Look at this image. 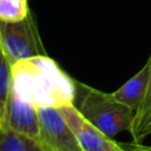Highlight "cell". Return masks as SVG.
<instances>
[{
  "label": "cell",
  "instance_id": "4fadbf2b",
  "mask_svg": "<svg viewBox=\"0 0 151 151\" xmlns=\"http://www.w3.org/2000/svg\"><path fill=\"white\" fill-rule=\"evenodd\" d=\"M127 149L130 151H151V146H145V145H140L139 143H134L131 146H127Z\"/></svg>",
  "mask_w": 151,
  "mask_h": 151
},
{
  "label": "cell",
  "instance_id": "8fae6325",
  "mask_svg": "<svg viewBox=\"0 0 151 151\" xmlns=\"http://www.w3.org/2000/svg\"><path fill=\"white\" fill-rule=\"evenodd\" d=\"M11 71H12V64L7 59L0 44V114L1 116L4 114L6 100L9 93Z\"/></svg>",
  "mask_w": 151,
  "mask_h": 151
},
{
  "label": "cell",
  "instance_id": "3957f363",
  "mask_svg": "<svg viewBox=\"0 0 151 151\" xmlns=\"http://www.w3.org/2000/svg\"><path fill=\"white\" fill-rule=\"evenodd\" d=\"M0 44L11 64L21 59L46 54L32 13L20 21H0Z\"/></svg>",
  "mask_w": 151,
  "mask_h": 151
},
{
  "label": "cell",
  "instance_id": "9c48e42d",
  "mask_svg": "<svg viewBox=\"0 0 151 151\" xmlns=\"http://www.w3.org/2000/svg\"><path fill=\"white\" fill-rule=\"evenodd\" d=\"M31 13L27 0H0V21L15 22Z\"/></svg>",
  "mask_w": 151,
  "mask_h": 151
},
{
  "label": "cell",
  "instance_id": "30bf717a",
  "mask_svg": "<svg viewBox=\"0 0 151 151\" xmlns=\"http://www.w3.org/2000/svg\"><path fill=\"white\" fill-rule=\"evenodd\" d=\"M147 60L150 61V77H149V83H147V90H146V94H145L142 106L134 113L133 123L130 130L132 138H134L138 134V132L151 120V55Z\"/></svg>",
  "mask_w": 151,
  "mask_h": 151
},
{
  "label": "cell",
  "instance_id": "277c9868",
  "mask_svg": "<svg viewBox=\"0 0 151 151\" xmlns=\"http://www.w3.org/2000/svg\"><path fill=\"white\" fill-rule=\"evenodd\" d=\"M40 122L39 143L45 151H84L58 109H38Z\"/></svg>",
  "mask_w": 151,
  "mask_h": 151
},
{
  "label": "cell",
  "instance_id": "5bb4252c",
  "mask_svg": "<svg viewBox=\"0 0 151 151\" xmlns=\"http://www.w3.org/2000/svg\"><path fill=\"white\" fill-rule=\"evenodd\" d=\"M2 124H4V122H2V116L0 114V130L2 129Z\"/></svg>",
  "mask_w": 151,
  "mask_h": 151
},
{
  "label": "cell",
  "instance_id": "6da1fadb",
  "mask_svg": "<svg viewBox=\"0 0 151 151\" xmlns=\"http://www.w3.org/2000/svg\"><path fill=\"white\" fill-rule=\"evenodd\" d=\"M9 92L35 109L74 105L77 81L47 54L12 64Z\"/></svg>",
  "mask_w": 151,
  "mask_h": 151
},
{
  "label": "cell",
  "instance_id": "52a82bcc",
  "mask_svg": "<svg viewBox=\"0 0 151 151\" xmlns=\"http://www.w3.org/2000/svg\"><path fill=\"white\" fill-rule=\"evenodd\" d=\"M149 77H150V61L147 60L146 64L132 78H130L126 83H124L118 90L112 92L113 97L120 103L129 106L136 113L144 101L147 90Z\"/></svg>",
  "mask_w": 151,
  "mask_h": 151
},
{
  "label": "cell",
  "instance_id": "8992f818",
  "mask_svg": "<svg viewBox=\"0 0 151 151\" xmlns=\"http://www.w3.org/2000/svg\"><path fill=\"white\" fill-rule=\"evenodd\" d=\"M2 122V127H6L39 142L40 122L38 109L17 98L11 92L8 93L6 100Z\"/></svg>",
  "mask_w": 151,
  "mask_h": 151
},
{
  "label": "cell",
  "instance_id": "7a4b0ae2",
  "mask_svg": "<svg viewBox=\"0 0 151 151\" xmlns=\"http://www.w3.org/2000/svg\"><path fill=\"white\" fill-rule=\"evenodd\" d=\"M77 94L80 96L76 107L96 127L109 137L131 130L134 111L117 100L112 93L90 87L77 81Z\"/></svg>",
  "mask_w": 151,
  "mask_h": 151
},
{
  "label": "cell",
  "instance_id": "ba28073f",
  "mask_svg": "<svg viewBox=\"0 0 151 151\" xmlns=\"http://www.w3.org/2000/svg\"><path fill=\"white\" fill-rule=\"evenodd\" d=\"M38 140L2 127L0 130V151H39Z\"/></svg>",
  "mask_w": 151,
  "mask_h": 151
},
{
  "label": "cell",
  "instance_id": "5b68a950",
  "mask_svg": "<svg viewBox=\"0 0 151 151\" xmlns=\"http://www.w3.org/2000/svg\"><path fill=\"white\" fill-rule=\"evenodd\" d=\"M84 151H130L90 123L76 105L58 109Z\"/></svg>",
  "mask_w": 151,
  "mask_h": 151
},
{
  "label": "cell",
  "instance_id": "7c38bea8",
  "mask_svg": "<svg viewBox=\"0 0 151 151\" xmlns=\"http://www.w3.org/2000/svg\"><path fill=\"white\" fill-rule=\"evenodd\" d=\"M149 136H151V120L138 132V134L133 138V142L134 143H139V142H142L144 138H146Z\"/></svg>",
  "mask_w": 151,
  "mask_h": 151
},
{
  "label": "cell",
  "instance_id": "9a60e30c",
  "mask_svg": "<svg viewBox=\"0 0 151 151\" xmlns=\"http://www.w3.org/2000/svg\"><path fill=\"white\" fill-rule=\"evenodd\" d=\"M39 144H40V143H39ZM39 151H45V150H44V149L41 147V145H40V149H39Z\"/></svg>",
  "mask_w": 151,
  "mask_h": 151
}]
</instances>
